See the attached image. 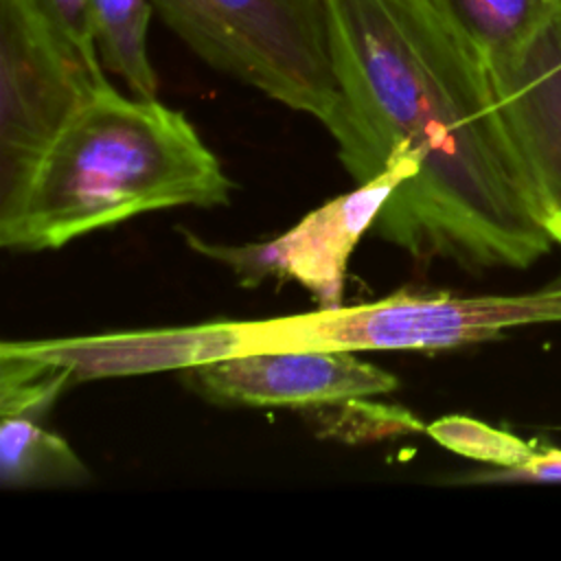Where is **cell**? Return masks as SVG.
I'll return each instance as SVG.
<instances>
[{
	"label": "cell",
	"mask_w": 561,
	"mask_h": 561,
	"mask_svg": "<svg viewBox=\"0 0 561 561\" xmlns=\"http://www.w3.org/2000/svg\"><path fill=\"white\" fill-rule=\"evenodd\" d=\"M342 105L329 127L357 184L416 162L373 230L416 261L526 270L554 245L493 75L434 0H324Z\"/></svg>",
	"instance_id": "cell-1"
},
{
	"label": "cell",
	"mask_w": 561,
	"mask_h": 561,
	"mask_svg": "<svg viewBox=\"0 0 561 561\" xmlns=\"http://www.w3.org/2000/svg\"><path fill=\"white\" fill-rule=\"evenodd\" d=\"M232 184L191 121L158 99L96 92L39 158L0 245L57 250L129 217L230 202Z\"/></svg>",
	"instance_id": "cell-2"
},
{
	"label": "cell",
	"mask_w": 561,
	"mask_h": 561,
	"mask_svg": "<svg viewBox=\"0 0 561 561\" xmlns=\"http://www.w3.org/2000/svg\"><path fill=\"white\" fill-rule=\"evenodd\" d=\"M561 322V278L522 294L399 291L353 307L234 320L239 355L259 351H449L504 331Z\"/></svg>",
	"instance_id": "cell-3"
},
{
	"label": "cell",
	"mask_w": 561,
	"mask_h": 561,
	"mask_svg": "<svg viewBox=\"0 0 561 561\" xmlns=\"http://www.w3.org/2000/svg\"><path fill=\"white\" fill-rule=\"evenodd\" d=\"M162 22L206 64L270 99L335 123V77L324 0H151Z\"/></svg>",
	"instance_id": "cell-4"
},
{
	"label": "cell",
	"mask_w": 561,
	"mask_h": 561,
	"mask_svg": "<svg viewBox=\"0 0 561 561\" xmlns=\"http://www.w3.org/2000/svg\"><path fill=\"white\" fill-rule=\"evenodd\" d=\"M110 81L35 0H0V224L68 121Z\"/></svg>",
	"instance_id": "cell-5"
},
{
	"label": "cell",
	"mask_w": 561,
	"mask_h": 561,
	"mask_svg": "<svg viewBox=\"0 0 561 561\" xmlns=\"http://www.w3.org/2000/svg\"><path fill=\"white\" fill-rule=\"evenodd\" d=\"M414 175L416 162L412 158L392 156L379 175L322 204L270 241L221 245L191 232H184V237L195 252L230 267L241 285L250 287L267 276L291 278L309 289L320 307H337L342 305L346 270L357 241L373 228L397 186Z\"/></svg>",
	"instance_id": "cell-6"
},
{
	"label": "cell",
	"mask_w": 561,
	"mask_h": 561,
	"mask_svg": "<svg viewBox=\"0 0 561 561\" xmlns=\"http://www.w3.org/2000/svg\"><path fill=\"white\" fill-rule=\"evenodd\" d=\"M210 401L248 408H324L397 390L394 375L351 351H259L186 370Z\"/></svg>",
	"instance_id": "cell-7"
},
{
	"label": "cell",
	"mask_w": 561,
	"mask_h": 561,
	"mask_svg": "<svg viewBox=\"0 0 561 561\" xmlns=\"http://www.w3.org/2000/svg\"><path fill=\"white\" fill-rule=\"evenodd\" d=\"M491 75L543 224L561 248V15L517 55L491 66Z\"/></svg>",
	"instance_id": "cell-8"
},
{
	"label": "cell",
	"mask_w": 561,
	"mask_h": 561,
	"mask_svg": "<svg viewBox=\"0 0 561 561\" xmlns=\"http://www.w3.org/2000/svg\"><path fill=\"white\" fill-rule=\"evenodd\" d=\"M491 66L526 48L559 13L561 0H434Z\"/></svg>",
	"instance_id": "cell-9"
},
{
	"label": "cell",
	"mask_w": 561,
	"mask_h": 561,
	"mask_svg": "<svg viewBox=\"0 0 561 561\" xmlns=\"http://www.w3.org/2000/svg\"><path fill=\"white\" fill-rule=\"evenodd\" d=\"M90 480L88 467L75 449L33 419L2 416L0 423V484L2 489H61Z\"/></svg>",
	"instance_id": "cell-10"
},
{
	"label": "cell",
	"mask_w": 561,
	"mask_h": 561,
	"mask_svg": "<svg viewBox=\"0 0 561 561\" xmlns=\"http://www.w3.org/2000/svg\"><path fill=\"white\" fill-rule=\"evenodd\" d=\"M151 0H90L92 37L101 64L123 77L134 96L156 99L158 77L147 53Z\"/></svg>",
	"instance_id": "cell-11"
},
{
	"label": "cell",
	"mask_w": 561,
	"mask_h": 561,
	"mask_svg": "<svg viewBox=\"0 0 561 561\" xmlns=\"http://www.w3.org/2000/svg\"><path fill=\"white\" fill-rule=\"evenodd\" d=\"M427 434L445 449L495 469L515 467L539 449L535 440H526L465 414H449L432 421Z\"/></svg>",
	"instance_id": "cell-12"
},
{
	"label": "cell",
	"mask_w": 561,
	"mask_h": 561,
	"mask_svg": "<svg viewBox=\"0 0 561 561\" xmlns=\"http://www.w3.org/2000/svg\"><path fill=\"white\" fill-rule=\"evenodd\" d=\"M70 381L66 370L0 351V416L37 421Z\"/></svg>",
	"instance_id": "cell-13"
},
{
	"label": "cell",
	"mask_w": 561,
	"mask_h": 561,
	"mask_svg": "<svg viewBox=\"0 0 561 561\" xmlns=\"http://www.w3.org/2000/svg\"><path fill=\"white\" fill-rule=\"evenodd\" d=\"M458 484H561V449L539 447L530 458L515 467L482 469L454 480Z\"/></svg>",
	"instance_id": "cell-14"
},
{
	"label": "cell",
	"mask_w": 561,
	"mask_h": 561,
	"mask_svg": "<svg viewBox=\"0 0 561 561\" xmlns=\"http://www.w3.org/2000/svg\"><path fill=\"white\" fill-rule=\"evenodd\" d=\"M35 4L72 46L101 61L92 37L90 0H35Z\"/></svg>",
	"instance_id": "cell-15"
},
{
	"label": "cell",
	"mask_w": 561,
	"mask_h": 561,
	"mask_svg": "<svg viewBox=\"0 0 561 561\" xmlns=\"http://www.w3.org/2000/svg\"><path fill=\"white\" fill-rule=\"evenodd\" d=\"M559 15H561V2H559Z\"/></svg>",
	"instance_id": "cell-16"
}]
</instances>
